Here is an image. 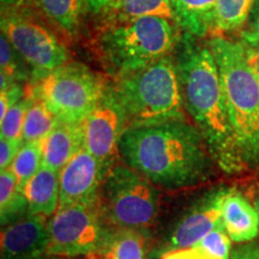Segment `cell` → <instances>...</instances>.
I'll return each mask as SVG.
<instances>
[{"label":"cell","instance_id":"obj_1","mask_svg":"<svg viewBox=\"0 0 259 259\" xmlns=\"http://www.w3.org/2000/svg\"><path fill=\"white\" fill-rule=\"evenodd\" d=\"M184 106L213 162L229 174L246 166L236 142L220 71L208 42L183 32L176 51Z\"/></svg>","mask_w":259,"mask_h":259},{"label":"cell","instance_id":"obj_2","mask_svg":"<svg viewBox=\"0 0 259 259\" xmlns=\"http://www.w3.org/2000/svg\"><path fill=\"white\" fill-rule=\"evenodd\" d=\"M119 155L130 168L167 190L203 183L213 162L199 130L187 119L126 128Z\"/></svg>","mask_w":259,"mask_h":259},{"label":"cell","instance_id":"obj_3","mask_svg":"<svg viewBox=\"0 0 259 259\" xmlns=\"http://www.w3.org/2000/svg\"><path fill=\"white\" fill-rule=\"evenodd\" d=\"M183 31L171 19L147 16L103 23L95 48L113 79L137 72L176 53Z\"/></svg>","mask_w":259,"mask_h":259},{"label":"cell","instance_id":"obj_4","mask_svg":"<svg viewBox=\"0 0 259 259\" xmlns=\"http://www.w3.org/2000/svg\"><path fill=\"white\" fill-rule=\"evenodd\" d=\"M218 64L229 116L246 166L259 164V78L244 47L226 36L209 37Z\"/></svg>","mask_w":259,"mask_h":259},{"label":"cell","instance_id":"obj_5","mask_svg":"<svg viewBox=\"0 0 259 259\" xmlns=\"http://www.w3.org/2000/svg\"><path fill=\"white\" fill-rule=\"evenodd\" d=\"M113 87L125 109L128 127L187 119L176 53L114 79Z\"/></svg>","mask_w":259,"mask_h":259},{"label":"cell","instance_id":"obj_6","mask_svg":"<svg viewBox=\"0 0 259 259\" xmlns=\"http://www.w3.org/2000/svg\"><path fill=\"white\" fill-rule=\"evenodd\" d=\"M0 25L2 34L31 67L32 80L71 61L60 32L27 0H2Z\"/></svg>","mask_w":259,"mask_h":259},{"label":"cell","instance_id":"obj_7","mask_svg":"<svg viewBox=\"0 0 259 259\" xmlns=\"http://www.w3.org/2000/svg\"><path fill=\"white\" fill-rule=\"evenodd\" d=\"M106 84L84 64L69 61L29 83L28 95L44 102L59 121L83 124L101 100Z\"/></svg>","mask_w":259,"mask_h":259},{"label":"cell","instance_id":"obj_8","mask_svg":"<svg viewBox=\"0 0 259 259\" xmlns=\"http://www.w3.org/2000/svg\"><path fill=\"white\" fill-rule=\"evenodd\" d=\"M158 191L127 164H114L103 180L99 208L111 228L144 232L158 212Z\"/></svg>","mask_w":259,"mask_h":259},{"label":"cell","instance_id":"obj_9","mask_svg":"<svg viewBox=\"0 0 259 259\" xmlns=\"http://www.w3.org/2000/svg\"><path fill=\"white\" fill-rule=\"evenodd\" d=\"M47 255L85 257L101 247L111 227L100 211L99 202L90 205L59 206L48 221Z\"/></svg>","mask_w":259,"mask_h":259},{"label":"cell","instance_id":"obj_10","mask_svg":"<svg viewBox=\"0 0 259 259\" xmlns=\"http://www.w3.org/2000/svg\"><path fill=\"white\" fill-rule=\"evenodd\" d=\"M127 127L124 107L116 96L113 83L107 82L101 100L83 122L84 148L107 171L115 164L119 143Z\"/></svg>","mask_w":259,"mask_h":259},{"label":"cell","instance_id":"obj_11","mask_svg":"<svg viewBox=\"0 0 259 259\" xmlns=\"http://www.w3.org/2000/svg\"><path fill=\"white\" fill-rule=\"evenodd\" d=\"M228 187L210 191L193 204L164 241L154 250V257H162L171 251L192 247L221 223L222 203Z\"/></svg>","mask_w":259,"mask_h":259},{"label":"cell","instance_id":"obj_12","mask_svg":"<svg viewBox=\"0 0 259 259\" xmlns=\"http://www.w3.org/2000/svg\"><path fill=\"white\" fill-rule=\"evenodd\" d=\"M108 171L85 148L67 162L60 171L59 206L99 202L102 183Z\"/></svg>","mask_w":259,"mask_h":259},{"label":"cell","instance_id":"obj_13","mask_svg":"<svg viewBox=\"0 0 259 259\" xmlns=\"http://www.w3.org/2000/svg\"><path fill=\"white\" fill-rule=\"evenodd\" d=\"M50 231L46 218L25 215L2 232V259H37L47 255Z\"/></svg>","mask_w":259,"mask_h":259},{"label":"cell","instance_id":"obj_14","mask_svg":"<svg viewBox=\"0 0 259 259\" xmlns=\"http://www.w3.org/2000/svg\"><path fill=\"white\" fill-rule=\"evenodd\" d=\"M221 222L236 244L251 242L259 235V211L241 192L228 189L222 203Z\"/></svg>","mask_w":259,"mask_h":259},{"label":"cell","instance_id":"obj_15","mask_svg":"<svg viewBox=\"0 0 259 259\" xmlns=\"http://www.w3.org/2000/svg\"><path fill=\"white\" fill-rule=\"evenodd\" d=\"M41 145L42 164L60 173L67 162L84 147L83 124L59 121L41 142Z\"/></svg>","mask_w":259,"mask_h":259},{"label":"cell","instance_id":"obj_16","mask_svg":"<svg viewBox=\"0 0 259 259\" xmlns=\"http://www.w3.org/2000/svg\"><path fill=\"white\" fill-rule=\"evenodd\" d=\"M29 215L50 218L59 208L60 173L42 164L23 191Z\"/></svg>","mask_w":259,"mask_h":259},{"label":"cell","instance_id":"obj_17","mask_svg":"<svg viewBox=\"0 0 259 259\" xmlns=\"http://www.w3.org/2000/svg\"><path fill=\"white\" fill-rule=\"evenodd\" d=\"M174 21L180 30L194 37L211 36L218 0H169Z\"/></svg>","mask_w":259,"mask_h":259},{"label":"cell","instance_id":"obj_18","mask_svg":"<svg viewBox=\"0 0 259 259\" xmlns=\"http://www.w3.org/2000/svg\"><path fill=\"white\" fill-rule=\"evenodd\" d=\"M52 27L67 38H76L85 12L83 0H27Z\"/></svg>","mask_w":259,"mask_h":259},{"label":"cell","instance_id":"obj_19","mask_svg":"<svg viewBox=\"0 0 259 259\" xmlns=\"http://www.w3.org/2000/svg\"><path fill=\"white\" fill-rule=\"evenodd\" d=\"M255 0H218L211 36H226L244 30Z\"/></svg>","mask_w":259,"mask_h":259},{"label":"cell","instance_id":"obj_20","mask_svg":"<svg viewBox=\"0 0 259 259\" xmlns=\"http://www.w3.org/2000/svg\"><path fill=\"white\" fill-rule=\"evenodd\" d=\"M147 16H158L174 21L169 0H114L103 18V23L131 21Z\"/></svg>","mask_w":259,"mask_h":259},{"label":"cell","instance_id":"obj_21","mask_svg":"<svg viewBox=\"0 0 259 259\" xmlns=\"http://www.w3.org/2000/svg\"><path fill=\"white\" fill-rule=\"evenodd\" d=\"M28 215V204L19 190L17 178L11 169L0 174V216L2 226H8Z\"/></svg>","mask_w":259,"mask_h":259},{"label":"cell","instance_id":"obj_22","mask_svg":"<svg viewBox=\"0 0 259 259\" xmlns=\"http://www.w3.org/2000/svg\"><path fill=\"white\" fill-rule=\"evenodd\" d=\"M31 99L32 101L25 115L23 134H22L23 143L42 142L59 122L57 116L44 102L34 97Z\"/></svg>","mask_w":259,"mask_h":259},{"label":"cell","instance_id":"obj_23","mask_svg":"<svg viewBox=\"0 0 259 259\" xmlns=\"http://www.w3.org/2000/svg\"><path fill=\"white\" fill-rule=\"evenodd\" d=\"M0 65H2L0 74L9 78L11 82L19 84L25 82L31 83L34 78L31 67L19 56L18 52L3 34L0 38Z\"/></svg>","mask_w":259,"mask_h":259},{"label":"cell","instance_id":"obj_24","mask_svg":"<svg viewBox=\"0 0 259 259\" xmlns=\"http://www.w3.org/2000/svg\"><path fill=\"white\" fill-rule=\"evenodd\" d=\"M42 167V145L41 142L23 143L16 155L10 169L17 178L19 190L23 191L24 186Z\"/></svg>","mask_w":259,"mask_h":259},{"label":"cell","instance_id":"obj_25","mask_svg":"<svg viewBox=\"0 0 259 259\" xmlns=\"http://www.w3.org/2000/svg\"><path fill=\"white\" fill-rule=\"evenodd\" d=\"M31 101V96L27 94V96L9 109L4 118L0 120L2 122V137L11 139V141L23 142L22 134H23L24 120Z\"/></svg>","mask_w":259,"mask_h":259},{"label":"cell","instance_id":"obj_26","mask_svg":"<svg viewBox=\"0 0 259 259\" xmlns=\"http://www.w3.org/2000/svg\"><path fill=\"white\" fill-rule=\"evenodd\" d=\"M238 41L244 47L246 57L259 78V36L252 32L241 30Z\"/></svg>","mask_w":259,"mask_h":259},{"label":"cell","instance_id":"obj_27","mask_svg":"<svg viewBox=\"0 0 259 259\" xmlns=\"http://www.w3.org/2000/svg\"><path fill=\"white\" fill-rule=\"evenodd\" d=\"M25 88L23 84H14L9 89L2 90L0 96V120L4 118L6 113L12 106L25 97Z\"/></svg>","mask_w":259,"mask_h":259},{"label":"cell","instance_id":"obj_28","mask_svg":"<svg viewBox=\"0 0 259 259\" xmlns=\"http://www.w3.org/2000/svg\"><path fill=\"white\" fill-rule=\"evenodd\" d=\"M22 145H23V142L11 141V139L2 137L0 139V169L5 170L11 167Z\"/></svg>","mask_w":259,"mask_h":259},{"label":"cell","instance_id":"obj_29","mask_svg":"<svg viewBox=\"0 0 259 259\" xmlns=\"http://www.w3.org/2000/svg\"><path fill=\"white\" fill-rule=\"evenodd\" d=\"M160 259H215L209 252H206L198 246H192L183 250L171 251L163 254Z\"/></svg>","mask_w":259,"mask_h":259},{"label":"cell","instance_id":"obj_30","mask_svg":"<svg viewBox=\"0 0 259 259\" xmlns=\"http://www.w3.org/2000/svg\"><path fill=\"white\" fill-rule=\"evenodd\" d=\"M113 3H114V0H83L85 12H89L90 15L94 16H99L102 19L109 12Z\"/></svg>","mask_w":259,"mask_h":259},{"label":"cell","instance_id":"obj_31","mask_svg":"<svg viewBox=\"0 0 259 259\" xmlns=\"http://www.w3.org/2000/svg\"><path fill=\"white\" fill-rule=\"evenodd\" d=\"M231 259H259V242H250L232 252Z\"/></svg>","mask_w":259,"mask_h":259},{"label":"cell","instance_id":"obj_32","mask_svg":"<svg viewBox=\"0 0 259 259\" xmlns=\"http://www.w3.org/2000/svg\"><path fill=\"white\" fill-rule=\"evenodd\" d=\"M244 30L252 32V34L259 36V0H255L253 9H252L251 16L248 18L247 24L244 28Z\"/></svg>","mask_w":259,"mask_h":259},{"label":"cell","instance_id":"obj_33","mask_svg":"<svg viewBox=\"0 0 259 259\" xmlns=\"http://www.w3.org/2000/svg\"><path fill=\"white\" fill-rule=\"evenodd\" d=\"M82 259H105V258H102L101 255L97 253V252H94V253H92V254L85 255V257H82Z\"/></svg>","mask_w":259,"mask_h":259},{"label":"cell","instance_id":"obj_34","mask_svg":"<svg viewBox=\"0 0 259 259\" xmlns=\"http://www.w3.org/2000/svg\"><path fill=\"white\" fill-rule=\"evenodd\" d=\"M37 259H54V258L52 257V255H44V257H40V258H37Z\"/></svg>","mask_w":259,"mask_h":259},{"label":"cell","instance_id":"obj_35","mask_svg":"<svg viewBox=\"0 0 259 259\" xmlns=\"http://www.w3.org/2000/svg\"><path fill=\"white\" fill-rule=\"evenodd\" d=\"M254 204H255V206H257V209H258V211H259V197L257 198V202H255Z\"/></svg>","mask_w":259,"mask_h":259}]
</instances>
